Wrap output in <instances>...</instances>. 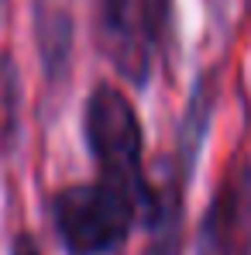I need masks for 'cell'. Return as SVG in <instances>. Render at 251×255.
Here are the masks:
<instances>
[{"mask_svg": "<svg viewBox=\"0 0 251 255\" xmlns=\"http://www.w3.org/2000/svg\"><path fill=\"white\" fill-rule=\"evenodd\" d=\"M155 211V179H121L96 172L93 179L55 186L45 217L66 255H117Z\"/></svg>", "mask_w": 251, "mask_h": 255, "instance_id": "obj_1", "label": "cell"}, {"mask_svg": "<svg viewBox=\"0 0 251 255\" xmlns=\"http://www.w3.org/2000/svg\"><path fill=\"white\" fill-rule=\"evenodd\" d=\"M100 42L127 86L148 90L172 45V0H100Z\"/></svg>", "mask_w": 251, "mask_h": 255, "instance_id": "obj_2", "label": "cell"}, {"mask_svg": "<svg viewBox=\"0 0 251 255\" xmlns=\"http://www.w3.org/2000/svg\"><path fill=\"white\" fill-rule=\"evenodd\" d=\"M83 148L93 169L121 179H145V125L124 86L100 80L83 97L80 111Z\"/></svg>", "mask_w": 251, "mask_h": 255, "instance_id": "obj_3", "label": "cell"}, {"mask_svg": "<svg viewBox=\"0 0 251 255\" xmlns=\"http://www.w3.org/2000/svg\"><path fill=\"white\" fill-rule=\"evenodd\" d=\"M193 255H251V155L224 166L196 221Z\"/></svg>", "mask_w": 251, "mask_h": 255, "instance_id": "obj_4", "label": "cell"}, {"mask_svg": "<svg viewBox=\"0 0 251 255\" xmlns=\"http://www.w3.org/2000/svg\"><path fill=\"white\" fill-rule=\"evenodd\" d=\"M31 38L48 86L69 80L76 52V7L73 0H31Z\"/></svg>", "mask_w": 251, "mask_h": 255, "instance_id": "obj_5", "label": "cell"}, {"mask_svg": "<svg viewBox=\"0 0 251 255\" xmlns=\"http://www.w3.org/2000/svg\"><path fill=\"white\" fill-rule=\"evenodd\" d=\"M145 231L148 242L141 255H186V214H168Z\"/></svg>", "mask_w": 251, "mask_h": 255, "instance_id": "obj_6", "label": "cell"}, {"mask_svg": "<svg viewBox=\"0 0 251 255\" xmlns=\"http://www.w3.org/2000/svg\"><path fill=\"white\" fill-rule=\"evenodd\" d=\"M10 255H45V249H42V242L31 235V231H17L14 238H10Z\"/></svg>", "mask_w": 251, "mask_h": 255, "instance_id": "obj_7", "label": "cell"}]
</instances>
